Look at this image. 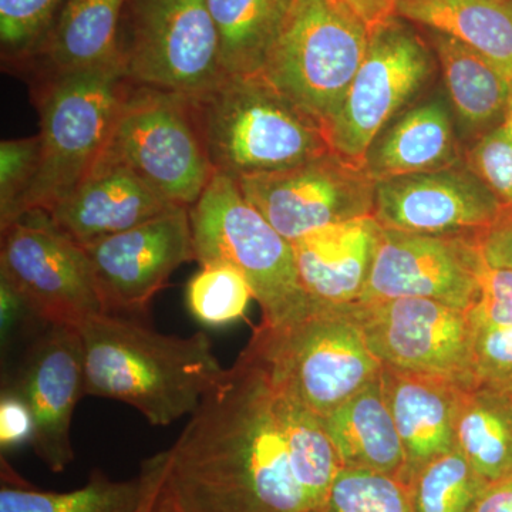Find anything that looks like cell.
I'll use <instances>...</instances> for the list:
<instances>
[{
    "instance_id": "41",
    "label": "cell",
    "mask_w": 512,
    "mask_h": 512,
    "mask_svg": "<svg viewBox=\"0 0 512 512\" xmlns=\"http://www.w3.org/2000/svg\"><path fill=\"white\" fill-rule=\"evenodd\" d=\"M471 512H512V478L488 484L478 495Z\"/></svg>"
},
{
    "instance_id": "12",
    "label": "cell",
    "mask_w": 512,
    "mask_h": 512,
    "mask_svg": "<svg viewBox=\"0 0 512 512\" xmlns=\"http://www.w3.org/2000/svg\"><path fill=\"white\" fill-rule=\"evenodd\" d=\"M348 308L383 366L444 377L468 389V311L426 298L353 302Z\"/></svg>"
},
{
    "instance_id": "31",
    "label": "cell",
    "mask_w": 512,
    "mask_h": 512,
    "mask_svg": "<svg viewBox=\"0 0 512 512\" xmlns=\"http://www.w3.org/2000/svg\"><path fill=\"white\" fill-rule=\"evenodd\" d=\"M67 0H0L3 60L29 64Z\"/></svg>"
},
{
    "instance_id": "17",
    "label": "cell",
    "mask_w": 512,
    "mask_h": 512,
    "mask_svg": "<svg viewBox=\"0 0 512 512\" xmlns=\"http://www.w3.org/2000/svg\"><path fill=\"white\" fill-rule=\"evenodd\" d=\"M503 205L466 165L376 183L373 218L412 234H474L493 224Z\"/></svg>"
},
{
    "instance_id": "26",
    "label": "cell",
    "mask_w": 512,
    "mask_h": 512,
    "mask_svg": "<svg viewBox=\"0 0 512 512\" xmlns=\"http://www.w3.org/2000/svg\"><path fill=\"white\" fill-rule=\"evenodd\" d=\"M150 480L141 468L131 480H111L93 470L83 487L66 493L45 491L22 480L2 458L0 512H140Z\"/></svg>"
},
{
    "instance_id": "27",
    "label": "cell",
    "mask_w": 512,
    "mask_h": 512,
    "mask_svg": "<svg viewBox=\"0 0 512 512\" xmlns=\"http://www.w3.org/2000/svg\"><path fill=\"white\" fill-rule=\"evenodd\" d=\"M225 76L262 72L295 0H207Z\"/></svg>"
},
{
    "instance_id": "24",
    "label": "cell",
    "mask_w": 512,
    "mask_h": 512,
    "mask_svg": "<svg viewBox=\"0 0 512 512\" xmlns=\"http://www.w3.org/2000/svg\"><path fill=\"white\" fill-rule=\"evenodd\" d=\"M430 33L457 119L477 140L505 120L512 77L454 37Z\"/></svg>"
},
{
    "instance_id": "39",
    "label": "cell",
    "mask_w": 512,
    "mask_h": 512,
    "mask_svg": "<svg viewBox=\"0 0 512 512\" xmlns=\"http://www.w3.org/2000/svg\"><path fill=\"white\" fill-rule=\"evenodd\" d=\"M473 239L488 265L512 269V207H503L493 224L474 232Z\"/></svg>"
},
{
    "instance_id": "28",
    "label": "cell",
    "mask_w": 512,
    "mask_h": 512,
    "mask_svg": "<svg viewBox=\"0 0 512 512\" xmlns=\"http://www.w3.org/2000/svg\"><path fill=\"white\" fill-rule=\"evenodd\" d=\"M456 446L485 483L512 478V397L461 389Z\"/></svg>"
},
{
    "instance_id": "16",
    "label": "cell",
    "mask_w": 512,
    "mask_h": 512,
    "mask_svg": "<svg viewBox=\"0 0 512 512\" xmlns=\"http://www.w3.org/2000/svg\"><path fill=\"white\" fill-rule=\"evenodd\" d=\"M10 389L28 403L35 421L30 446L52 473L74 460L72 420L86 396L83 340L79 328L49 325L30 340Z\"/></svg>"
},
{
    "instance_id": "1",
    "label": "cell",
    "mask_w": 512,
    "mask_h": 512,
    "mask_svg": "<svg viewBox=\"0 0 512 512\" xmlns=\"http://www.w3.org/2000/svg\"><path fill=\"white\" fill-rule=\"evenodd\" d=\"M160 456V494L177 512H319L296 474L282 393L245 352Z\"/></svg>"
},
{
    "instance_id": "11",
    "label": "cell",
    "mask_w": 512,
    "mask_h": 512,
    "mask_svg": "<svg viewBox=\"0 0 512 512\" xmlns=\"http://www.w3.org/2000/svg\"><path fill=\"white\" fill-rule=\"evenodd\" d=\"M0 275L47 325L80 328L106 313L86 251L45 212H29L2 229Z\"/></svg>"
},
{
    "instance_id": "6",
    "label": "cell",
    "mask_w": 512,
    "mask_h": 512,
    "mask_svg": "<svg viewBox=\"0 0 512 512\" xmlns=\"http://www.w3.org/2000/svg\"><path fill=\"white\" fill-rule=\"evenodd\" d=\"M195 261L227 264L248 279L262 311L261 325H284L311 306L303 291L292 242L242 194L237 180L215 173L190 207Z\"/></svg>"
},
{
    "instance_id": "32",
    "label": "cell",
    "mask_w": 512,
    "mask_h": 512,
    "mask_svg": "<svg viewBox=\"0 0 512 512\" xmlns=\"http://www.w3.org/2000/svg\"><path fill=\"white\" fill-rule=\"evenodd\" d=\"M325 512H413V508L403 481L372 471L342 468Z\"/></svg>"
},
{
    "instance_id": "23",
    "label": "cell",
    "mask_w": 512,
    "mask_h": 512,
    "mask_svg": "<svg viewBox=\"0 0 512 512\" xmlns=\"http://www.w3.org/2000/svg\"><path fill=\"white\" fill-rule=\"evenodd\" d=\"M450 111L443 100L420 104L376 138L365 170L375 183L460 165Z\"/></svg>"
},
{
    "instance_id": "29",
    "label": "cell",
    "mask_w": 512,
    "mask_h": 512,
    "mask_svg": "<svg viewBox=\"0 0 512 512\" xmlns=\"http://www.w3.org/2000/svg\"><path fill=\"white\" fill-rule=\"evenodd\" d=\"M487 485L456 447L424 464L407 488L413 512H471Z\"/></svg>"
},
{
    "instance_id": "43",
    "label": "cell",
    "mask_w": 512,
    "mask_h": 512,
    "mask_svg": "<svg viewBox=\"0 0 512 512\" xmlns=\"http://www.w3.org/2000/svg\"><path fill=\"white\" fill-rule=\"evenodd\" d=\"M154 512H177L173 505L168 503L167 500L160 494V487H158L156 505H154Z\"/></svg>"
},
{
    "instance_id": "13",
    "label": "cell",
    "mask_w": 512,
    "mask_h": 512,
    "mask_svg": "<svg viewBox=\"0 0 512 512\" xmlns=\"http://www.w3.org/2000/svg\"><path fill=\"white\" fill-rule=\"evenodd\" d=\"M242 194L289 242L375 210L376 183L365 168L323 154L284 170L238 178Z\"/></svg>"
},
{
    "instance_id": "34",
    "label": "cell",
    "mask_w": 512,
    "mask_h": 512,
    "mask_svg": "<svg viewBox=\"0 0 512 512\" xmlns=\"http://www.w3.org/2000/svg\"><path fill=\"white\" fill-rule=\"evenodd\" d=\"M39 136L0 143V227L18 221L22 202L39 168Z\"/></svg>"
},
{
    "instance_id": "33",
    "label": "cell",
    "mask_w": 512,
    "mask_h": 512,
    "mask_svg": "<svg viewBox=\"0 0 512 512\" xmlns=\"http://www.w3.org/2000/svg\"><path fill=\"white\" fill-rule=\"evenodd\" d=\"M470 322L468 389L512 397V325H495L471 316Z\"/></svg>"
},
{
    "instance_id": "14",
    "label": "cell",
    "mask_w": 512,
    "mask_h": 512,
    "mask_svg": "<svg viewBox=\"0 0 512 512\" xmlns=\"http://www.w3.org/2000/svg\"><path fill=\"white\" fill-rule=\"evenodd\" d=\"M82 247L106 313L143 316L175 269L195 261L190 208L175 205L154 220Z\"/></svg>"
},
{
    "instance_id": "25",
    "label": "cell",
    "mask_w": 512,
    "mask_h": 512,
    "mask_svg": "<svg viewBox=\"0 0 512 512\" xmlns=\"http://www.w3.org/2000/svg\"><path fill=\"white\" fill-rule=\"evenodd\" d=\"M396 16L454 37L512 77V0H399Z\"/></svg>"
},
{
    "instance_id": "19",
    "label": "cell",
    "mask_w": 512,
    "mask_h": 512,
    "mask_svg": "<svg viewBox=\"0 0 512 512\" xmlns=\"http://www.w3.org/2000/svg\"><path fill=\"white\" fill-rule=\"evenodd\" d=\"M384 397L406 456V485L424 464L456 448L461 389L453 380L383 366Z\"/></svg>"
},
{
    "instance_id": "18",
    "label": "cell",
    "mask_w": 512,
    "mask_h": 512,
    "mask_svg": "<svg viewBox=\"0 0 512 512\" xmlns=\"http://www.w3.org/2000/svg\"><path fill=\"white\" fill-rule=\"evenodd\" d=\"M174 207L126 164L101 156L83 183L47 215L67 237L87 245L138 227Z\"/></svg>"
},
{
    "instance_id": "5",
    "label": "cell",
    "mask_w": 512,
    "mask_h": 512,
    "mask_svg": "<svg viewBox=\"0 0 512 512\" xmlns=\"http://www.w3.org/2000/svg\"><path fill=\"white\" fill-rule=\"evenodd\" d=\"M127 86L121 63L37 80L39 168L20 218L49 214L92 173L109 144Z\"/></svg>"
},
{
    "instance_id": "37",
    "label": "cell",
    "mask_w": 512,
    "mask_h": 512,
    "mask_svg": "<svg viewBox=\"0 0 512 512\" xmlns=\"http://www.w3.org/2000/svg\"><path fill=\"white\" fill-rule=\"evenodd\" d=\"M36 325L47 326V323L37 316L16 286L6 276L0 275V335L3 353L16 340L28 335V329Z\"/></svg>"
},
{
    "instance_id": "21",
    "label": "cell",
    "mask_w": 512,
    "mask_h": 512,
    "mask_svg": "<svg viewBox=\"0 0 512 512\" xmlns=\"http://www.w3.org/2000/svg\"><path fill=\"white\" fill-rule=\"evenodd\" d=\"M127 0H67L29 64L39 79L121 63Z\"/></svg>"
},
{
    "instance_id": "20",
    "label": "cell",
    "mask_w": 512,
    "mask_h": 512,
    "mask_svg": "<svg viewBox=\"0 0 512 512\" xmlns=\"http://www.w3.org/2000/svg\"><path fill=\"white\" fill-rule=\"evenodd\" d=\"M379 222L356 218L309 232L292 242L303 291L313 302L349 305L359 301L372 269Z\"/></svg>"
},
{
    "instance_id": "3",
    "label": "cell",
    "mask_w": 512,
    "mask_h": 512,
    "mask_svg": "<svg viewBox=\"0 0 512 512\" xmlns=\"http://www.w3.org/2000/svg\"><path fill=\"white\" fill-rule=\"evenodd\" d=\"M194 101L212 168L234 180L284 170L330 151L322 124L262 73L225 76Z\"/></svg>"
},
{
    "instance_id": "4",
    "label": "cell",
    "mask_w": 512,
    "mask_h": 512,
    "mask_svg": "<svg viewBox=\"0 0 512 512\" xmlns=\"http://www.w3.org/2000/svg\"><path fill=\"white\" fill-rule=\"evenodd\" d=\"M244 352L259 363L279 392L319 419L383 370L348 305L312 301L308 311L284 325H259Z\"/></svg>"
},
{
    "instance_id": "42",
    "label": "cell",
    "mask_w": 512,
    "mask_h": 512,
    "mask_svg": "<svg viewBox=\"0 0 512 512\" xmlns=\"http://www.w3.org/2000/svg\"><path fill=\"white\" fill-rule=\"evenodd\" d=\"M141 468L146 471L148 480H150V490L146 501H144L143 508L140 512H154V505H156L158 487H160L161 480V457L160 454L147 458L141 464Z\"/></svg>"
},
{
    "instance_id": "36",
    "label": "cell",
    "mask_w": 512,
    "mask_h": 512,
    "mask_svg": "<svg viewBox=\"0 0 512 512\" xmlns=\"http://www.w3.org/2000/svg\"><path fill=\"white\" fill-rule=\"evenodd\" d=\"M478 282L480 296L468 315L495 325H512V269L488 265L481 255Z\"/></svg>"
},
{
    "instance_id": "10",
    "label": "cell",
    "mask_w": 512,
    "mask_h": 512,
    "mask_svg": "<svg viewBox=\"0 0 512 512\" xmlns=\"http://www.w3.org/2000/svg\"><path fill=\"white\" fill-rule=\"evenodd\" d=\"M433 72L429 47L400 18L370 30L365 59L342 106L325 126L330 151L365 168L376 138Z\"/></svg>"
},
{
    "instance_id": "35",
    "label": "cell",
    "mask_w": 512,
    "mask_h": 512,
    "mask_svg": "<svg viewBox=\"0 0 512 512\" xmlns=\"http://www.w3.org/2000/svg\"><path fill=\"white\" fill-rule=\"evenodd\" d=\"M464 165L503 207H512V128L507 121L477 138Z\"/></svg>"
},
{
    "instance_id": "22",
    "label": "cell",
    "mask_w": 512,
    "mask_h": 512,
    "mask_svg": "<svg viewBox=\"0 0 512 512\" xmlns=\"http://www.w3.org/2000/svg\"><path fill=\"white\" fill-rule=\"evenodd\" d=\"M320 420L342 468L386 474L406 484V456L380 376Z\"/></svg>"
},
{
    "instance_id": "9",
    "label": "cell",
    "mask_w": 512,
    "mask_h": 512,
    "mask_svg": "<svg viewBox=\"0 0 512 512\" xmlns=\"http://www.w3.org/2000/svg\"><path fill=\"white\" fill-rule=\"evenodd\" d=\"M120 60L128 82L191 99L225 77L207 0H127Z\"/></svg>"
},
{
    "instance_id": "8",
    "label": "cell",
    "mask_w": 512,
    "mask_h": 512,
    "mask_svg": "<svg viewBox=\"0 0 512 512\" xmlns=\"http://www.w3.org/2000/svg\"><path fill=\"white\" fill-rule=\"evenodd\" d=\"M103 156L126 164L165 200L188 208L215 174L194 99L130 82Z\"/></svg>"
},
{
    "instance_id": "7",
    "label": "cell",
    "mask_w": 512,
    "mask_h": 512,
    "mask_svg": "<svg viewBox=\"0 0 512 512\" xmlns=\"http://www.w3.org/2000/svg\"><path fill=\"white\" fill-rule=\"evenodd\" d=\"M369 37L342 0H295L262 76L325 128L365 59Z\"/></svg>"
},
{
    "instance_id": "40",
    "label": "cell",
    "mask_w": 512,
    "mask_h": 512,
    "mask_svg": "<svg viewBox=\"0 0 512 512\" xmlns=\"http://www.w3.org/2000/svg\"><path fill=\"white\" fill-rule=\"evenodd\" d=\"M372 30L387 20L396 18L399 0H342Z\"/></svg>"
},
{
    "instance_id": "38",
    "label": "cell",
    "mask_w": 512,
    "mask_h": 512,
    "mask_svg": "<svg viewBox=\"0 0 512 512\" xmlns=\"http://www.w3.org/2000/svg\"><path fill=\"white\" fill-rule=\"evenodd\" d=\"M35 434V421L28 403L10 387L2 390L0 399V447L3 453L30 444Z\"/></svg>"
},
{
    "instance_id": "2",
    "label": "cell",
    "mask_w": 512,
    "mask_h": 512,
    "mask_svg": "<svg viewBox=\"0 0 512 512\" xmlns=\"http://www.w3.org/2000/svg\"><path fill=\"white\" fill-rule=\"evenodd\" d=\"M87 396L133 406L153 426L191 416L220 380L210 336L163 335L126 316L103 315L79 328Z\"/></svg>"
},
{
    "instance_id": "30",
    "label": "cell",
    "mask_w": 512,
    "mask_h": 512,
    "mask_svg": "<svg viewBox=\"0 0 512 512\" xmlns=\"http://www.w3.org/2000/svg\"><path fill=\"white\" fill-rule=\"evenodd\" d=\"M255 299L248 279L227 264L201 265L187 284L185 303L192 318L205 328H222L247 315Z\"/></svg>"
},
{
    "instance_id": "44",
    "label": "cell",
    "mask_w": 512,
    "mask_h": 512,
    "mask_svg": "<svg viewBox=\"0 0 512 512\" xmlns=\"http://www.w3.org/2000/svg\"><path fill=\"white\" fill-rule=\"evenodd\" d=\"M505 121H507V123L510 124L512 128V79L510 87V97H508L507 114H505Z\"/></svg>"
},
{
    "instance_id": "15",
    "label": "cell",
    "mask_w": 512,
    "mask_h": 512,
    "mask_svg": "<svg viewBox=\"0 0 512 512\" xmlns=\"http://www.w3.org/2000/svg\"><path fill=\"white\" fill-rule=\"evenodd\" d=\"M480 262L473 234H412L382 228L357 302L426 298L470 311L480 296Z\"/></svg>"
}]
</instances>
